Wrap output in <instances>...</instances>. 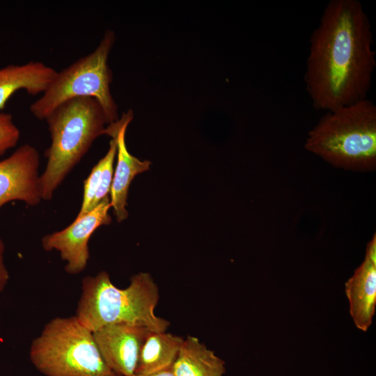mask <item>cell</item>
Masks as SVG:
<instances>
[{
	"label": "cell",
	"mask_w": 376,
	"mask_h": 376,
	"mask_svg": "<svg viewBox=\"0 0 376 376\" xmlns=\"http://www.w3.org/2000/svg\"><path fill=\"white\" fill-rule=\"evenodd\" d=\"M20 138V131L9 113L0 112V157L14 148Z\"/></svg>",
	"instance_id": "cell-16"
},
{
	"label": "cell",
	"mask_w": 376,
	"mask_h": 376,
	"mask_svg": "<svg viewBox=\"0 0 376 376\" xmlns=\"http://www.w3.org/2000/svg\"><path fill=\"white\" fill-rule=\"evenodd\" d=\"M184 339L166 331L150 332L141 347L134 374L149 375L171 369Z\"/></svg>",
	"instance_id": "cell-14"
},
{
	"label": "cell",
	"mask_w": 376,
	"mask_h": 376,
	"mask_svg": "<svg viewBox=\"0 0 376 376\" xmlns=\"http://www.w3.org/2000/svg\"><path fill=\"white\" fill-rule=\"evenodd\" d=\"M29 357L45 376H119L103 359L93 331L75 315L46 323L31 343Z\"/></svg>",
	"instance_id": "cell-5"
},
{
	"label": "cell",
	"mask_w": 376,
	"mask_h": 376,
	"mask_svg": "<svg viewBox=\"0 0 376 376\" xmlns=\"http://www.w3.org/2000/svg\"><path fill=\"white\" fill-rule=\"evenodd\" d=\"M102 167L103 162L101 159L93 167L88 176L84 180L81 205L77 217H80L90 211L92 201L99 187Z\"/></svg>",
	"instance_id": "cell-17"
},
{
	"label": "cell",
	"mask_w": 376,
	"mask_h": 376,
	"mask_svg": "<svg viewBox=\"0 0 376 376\" xmlns=\"http://www.w3.org/2000/svg\"><path fill=\"white\" fill-rule=\"evenodd\" d=\"M44 120L48 125L51 143L45 152L47 163L40 182L42 200L49 201L93 141L104 134L110 122L99 102L91 97L63 102Z\"/></svg>",
	"instance_id": "cell-3"
},
{
	"label": "cell",
	"mask_w": 376,
	"mask_h": 376,
	"mask_svg": "<svg viewBox=\"0 0 376 376\" xmlns=\"http://www.w3.org/2000/svg\"><path fill=\"white\" fill-rule=\"evenodd\" d=\"M5 244L0 236V293L7 285L10 276L4 261Z\"/></svg>",
	"instance_id": "cell-18"
},
{
	"label": "cell",
	"mask_w": 376,
	"mask_h": 376,
	"mask_svg": "<svg viewBox=\"0 0 376 376\" xmlns=\"http://www.w3.org/2000/svg\"><path fill=\"white\" fill-rule=\"evenodd\" d=\"M56 72L55 69L40 61L12 64L0 68V111L19 90H24L32 95L42 94Z\"/></svg>",
	"instance_id": "cell-12"
},
{
	"label": "cell",
	"mask_w": 376,
	"mask_h": 376,
	"mask_svg": "<svg viewBox=\"0 0 376 376\" xmlns=\"http://www.w3.org/2000/svg\"><path fill=\"white\" fill-rule=\"evenodd\" d=\"M305 148L337 167L374 169L375 104L367 98L327 111L308 132Z\"/></svg>",
	"instance_id": "cell-4"
},
{
	"label": "cell",
	"mask_w": 376,
	"mask_h": 376,
	"mask_svg": "<svg viewBox=\"0 0 376 376\" xmlns=\"http://www.w3.org/2000/svg\"><path fill=\"white\" fill-rule=\"evenodd\" d=\"M116 39L107 30L96 48L56 72L47 88L30 106L32 115L39 120L63 102L78 97L96 99L110 123L118 120V107L111 93L112 72L108 59Z\"/></svg>",
	"instance_id": "cell-6"
},
{
	"label": "cell",
	"mask_w": 376,
	"mask_h": 376,
	"mask_svg": "<svg viewBox=\"0 0 376 376\" xmlns=\"http://www.w3.org/2000/svg\"><path fill=\"white\" fill-rule=\"evenodd\" d=\"M116 143L113 139L109 142V149L102 158L103 162L100 181L95 196L92 201L90 211L97 206L102 201L109 197L113 175V163L116 156Z\"/></svg>",
	"instance_id": "cell-15"
},
{
	"label": "cell",
	"mask_w": 376,
	"mask_h": 376,
	"mask_svg": "<svg viewBox=\"0 0 376 376\" xmlns=\"http://www.w3.org/2000/svg\"><path fill=\"white\" fill-rule=\"evenodd\" d=\"M350 313L356 327L366 331L376 306V262L365 256L363 263L345 283Z\"/></svg>",
	"instance_id": "cell-11"
},
{
	"label": "cell",
	"mask_w": 376,
	"mask_h": 376,
	"mask_svg": "<svg viewBox=\"0 0 376 376\" xmlns=\"http://www.w3.org/2000/svg\"><path fill=\"white\" fill-rule=\"evenodd\" d=\"M109 197L87 213L76 217L65 228L45 235L41 245L46 251H56L65 262V270L75 275L87 267L90 257L88 242L91 235L100 226L109 225L111 217Z\"/></svg>",
	"instance_id": "cell-7"
},
{
	"label": "cell",
	"mask_w": 376,
	"mask_h": 376,
	"mask_svg": "<svg viewBox=\"0 0 376 376\" xmlns=\"http://www.w3.org/2000/svg\"><path fill=\"white\" fill-rule=\"evenodd\" d=\"M133 118L132 110L123 113L120 119L109 124L104 134L109 135L116 143V166L109 194L111 206L118 222L128 217L126 209L130 185L134 177L150 169L151 162L141 161L130 153L125 143V133Z\"/></svg>",
	"instance_id": "cell-10"
},
{
	"label": "cell",
	"mask_w": 376,
	"mask_h": 376,
	"mask_svg": "<svg viewBox=\"0 0 376 376\" xmlns=\"http://www.w3.org/2000/svg\"><path fill=\"white\" fill-rule=\"evenodd\" d=\"M81 289L75 316L92 331L108 324H130L165 332L170 324L155 313L159 294L149 273L134 275L127 288H119L102 271L84 277Z\"/></svg>",
	"instance_id": "cell-2"
},
{
	"label": "cell",
	"mask_w": 376,
	"mask_h": 376,
	"mask_svg": "<svg viewBox=\"0 0 376 376\" xmlns=\"http://www.w3.org/2000/svg\"><path fill=\"white\" fill-rule=\"evenodd\" d=\"M152 332L143 326L112 324L93 331L95 341L107 365L119 376H132L141 347Z\"/></svg>",
	"instance_id": "cell-9"
},
{
	"label": "cell",
	"mask_w": 376,
	"mask_h": 376,
	"mask_svg": "<svg viewBox=\"0 0 376 376\" xmlns=\"http://www.w3.org/2000/svg\"><path fill=\"white\" fill-rule=\"evenodd\" d=\"M308 47L304 83L315 109L329 111L368 98L376 52L361 3L328 2Z\"/></svg>",
	"instance_id": "cell-1"
},
{
	"label": "cell",
	"mask_w": 376,
	"mask_h": 376,
	"mask_svg": "<svg viewBox=\"0 0 376 376\" xmlns=\"http://www.w3.org/2000/svg\"><path fill=\"white\" fill-rule=\"evenodd\" d=\"M132 376H175L171 369L149 375L134 374Z\"/></svg>",
	"instance_id": "cell-19"
},
{
	"label": "cell",
	"mask_w": 376,
	"mask_h": 376,
	"mask_svg": "<svg viewBox=\"0 0 376 376\" xmlns=\"http://www.w3.org/2000/svg\"><path fill=\"white\" fill-rule=\"evenodd\" d=\"M39 166V152L28 143L0 161V208L13 201L29 206L42 201Z\"/></svg>",
	"instance_id": "cell-8"
},
{
	"label": "cell",
	"mask_w": 376,
	"mask_h": 376,
	"mask_svg": "<svg viewBox=\"0 0 376 376\" xmlns=\"http://www.w3.org/2000/svg\"><path fill=\"white\" fill-rule=\"evenodd\" d=\"M171 370L175 376H224L226 366L198 338L187 336Z\"/></svg>",
	"instance_id": "cell-13"
}]
</instances>
